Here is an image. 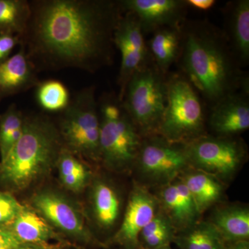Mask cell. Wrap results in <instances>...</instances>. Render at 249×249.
<instances>
[{"label": "cell", "mask_w": 249, "mask_h": 249, "mask_svg": "<svg viewBox=\"0 0 249 249\" xmlns=\"http://www.w3.org/2000/svg\"><path fill=\"white\" fill-rule=\"evenodd\" d=\"M20 44L37 71L95 73L114 63V32L124 14L114 0H33Z\"/></svg>", "instance_id": "cell-1"}, {"label": "cell", "mask_w": 249, "mask_h": 249, "mask_svg": "<svg viewBox=\"0 0 249 249\" xmlns=\"http://www.w3.org/2000/svg\"><path fill=\"white\" fill-rule=\"evenodd\" d=\"M181 32L178 72L193 85L207 109L226 96L249 88L248 72L236 60L222 29L207 19H187Z\"/></svg>", "instance_id": "cell-2"}, {"label": "cell", "mask_w": 249, "mask_h": 249, "mask_svg": "<svg viewBox=\"0 0 249 249\" xmlns=\"http://www.w3.org/2000/svg\"><path fill=\"white\" fill-rule=\"evenodd\" d=\"M64 149L57 124L42 114L24 116L20 139L0 161V186L19 193L47 178Z\"/></svg>", "instance_id": "cell-3"}, {"label": "cell", "mask_w": 249, "mask_h": 249, "mask_svg": "<svg viewBox=\"0 0 249 249\" xmlns=\"http://www.w3.org/2000/svg\"><path fill=\"white\" fill-rule=\"evenodd\" d=\"M101 164L111 173H132L142 137L114 93L98 102Z\"/></svg>", "instance_id": "cell-4"}, {"label": "cell", "mask_w": 249, "mask_h": 249, "mask_svg": "<svg viewBox=\"0 0 249 249\" xmlns=\"http://www.w3.org/2000/svg\"><path fill=\"white\" fill-rule=\"evenodd\" d=\"M207 107L193 85L178 71L167 76V103L157 134L185 144L208 133Z\"/></svg>", "instance_id": "cell-5"}, {"label": "cell", "mask_w": 249, "mask_h": 249, "mask_svg": "<svg viewBox=\"0 0 249 249\" xmlns=\"http://www.w3.org/2000/svg\"><path fill=\"white\" fill-rule=\"evenodd\" d=\"M60 113L57 127L64 147L85 161L101 164V124L94 87L80 90Z\"/></svg>", "instance_id": "cell-6"}, {"label": "cell", "mask_w": 249, "mask_h": 249, "mask_svg": "<svg viewBox=\"0 0 249 249\" xmlns=\"http://www.w3.org/2000/svg\"><path fill=\"white\" fill-rule=\"evenodd\" d=\"M167 76L152 60L126 87L121 103L142 137L157 133L166 106Z\"/></svg>", "instance_id": "cell-7"}, {"label": "cell", "mask_w": 249, "mask_h": 249, "mask_svg": "<svg viewBox=\"0 0 249 249\" xmlns=\"http://www.w3.org/2000/svg\"><path fill=\"white\" fill-rule=\"evenodd\" d=\"M188 168L184 145L152 134L142 137L131 174L134 182L152 191L174 181Z\"/></svg>", "instance_id": "cell-8"}, {"label": "cell", "mask_w": 249, "mask_h": 249, "mask_svg": "<svg viewBox=\"0 0 249 249\" xmlns=\"http://www.w3.org/2000/svg\"><path fill=\"white\" fill-rule=\"evenodd\" d=\"M184 146L191 168L212 175L226 186L248 160V147L240 137L207 134Z\"/></svg>", "instance_id": "cell-9"}, {"label": "cell", "mask_w": 249, "mask_h": 249, "mask_svg": "<svg viewBox=\"0 0 249 249\" xmlns=\"http://www.w3.org/2000/svg\"><path fill=\"white\" fill-rule=\"evenodd\" d=\"M30 206L65 240L82 247H103L88 224L84 211L63 193L41 190L31 198Z\"/></svg>", "instance_id": "cell-10"}, {"label": "cell", "mask_w": 249, "mask_h": 249, "mask_svg": "<svg viewBox=\"0 0 249 249\" xmlns=\"http://www.w3.org/2000/svg\"><path fill=\"white\" fill-rule=\"evenodd\" d=\"M88 188L91 229L98 242L107 248L122 219L126 204L124 196L117 185L102 175H94Z\"/></svg>", "instance_id": "cell-11"}, {"label": "cell", "mask_w": 249, "mask_h": 249, "mask_svg": "<svg viewBox=\"0 0 249 249\" xmlns=\"http://www.w3.org/2000/svg\"><path fill=\"white\" fill-rule=\"evenodd\" d=\"M114 43L121 53L117 83L119 87L118 97L121 101L131 78L152 59L140 23L132 13L124 12L121 16L114 32Z\"/></svg>", "instance_id": "cell-12"}, {"label": "cell", "mask_w": 249, "mask_h": 249, "mask_svg": "<svg viewBox=\"0 0 249 249\" xmlns=\"http://www.w3.org/2000/svg\"><path fill=\"white\" fill-rule=\"evenodd\" d=\"M158 209V203L152 192L133 182L122 219L107 248L140 249L139 235Z\"/></svg>", "instance_id": "cell-13"}, {"label": "cell", "mask_w": 249, "mask_h": 249, "mask_svg": "<svg viewBox=\"0 0 249 249\" xmlns=\"http://www.w3.org/2000/svg\"><path fill=\"white\" fill-rule=\"evenodd\" d=\"M123 12L138 19L144 35L163 27H181L188 14L186 0H120Z\"/></svg>", "instance_id": "cell-14"}, {"label": "cell", "mask_w": 249, "mask_h": 249, "mask_svg": "<svg viewBox=\"0 0 249 249\" xmlns=\"http://www.w3.org/2000/svg\"><path fill=\"white\" fill-rule=\"evenodd\" d=\"M208 133L239 137L249 128V88L232 93L207 109Z\"/></svg>", "instance_id": "cell-15"}, {"label": "cell", "mask_w": 249, "mask_h": 249, "mask_svg": "<svg viewBox=\"0 0 249 249\" xmlns=\"http://www.w3.org/2000/svg\"><path fill=\"white\" fill-rule=\"evenodd\" d=\"M151 191L159 209L169 219L177 232L186 230L202 219L191 193L179 178Z\"/></svg>", "instance_id": "cell-16"}, {"label": "cell", "mask_w": 249, "mask_h": 249, "mask_svg": "<svg viewBox=\"0 0 249 249\" xmlns=\"http://www.w3.org/2000/svg\"><path fill=\"white\" fill-rule=\"evenodd\" d=\"M222 31L242 69L249 64V1L233 0L223 8Z\"/></svg>", "instance_id": "cell-17"}, {"label": "cell", "mask_w": 249, "mask_h": 249, "mask_svg": "<svg viewBox=\"0 0 249 249\" xmlns=\"http://www.w3.org/2000/svg\"><path fill=\"white\" fill-rule=\"evenodd\" d=\"M37 72L20 46L17 53L0 64V101L37 86L40 82Z\"/></svg>", "instance_id": "cell-18"}, {"label": "cell", "mask_w": 249, "mask_h": 249, "mask_svg": "<svg viewBox=\"0 0 249 249\" xmlns=\"http://www.w3.org/2000/svg\"><path fill=\"white\" fill-rule=\"evenodd\" d=\"M206 220L222 236L225 243L249 240V207L242 203L216 205Z\"/></svg>", "instance_id": "cell-19"}, {"label": "cell", "mask_w": 249, "mask_h": 249, "mask_svg": "<svg viewBox=\"0 0 249 249\" xmlns=\"http://www.w3.org/2000/svg\"><path fill=\"white\" fill-rule=\"evenodd\" d=\"M178 178L188 188L201 216L223 202L227 186L212 175L190 167Z\"/></svg>", "instance_id": "cell-20"}, {"label": "cell", "mask_w": 249, "mask_h": 249, "mask_svg": "<svg viewBox=\"0 0 249 249\" xmlns=\"http://www.w3.org/2000/svg\"><path fill=\"white\" fill-rule=\"evenodd\" d=\"M9 227L20 242H69L30 206L24 205Z\"/></svg>", "instance_id": "cell-21"}, {"label": "cell", "mask_w": 249, "mask_h": 249, "mask_svg": "<svg viewBox=\"0 0 249 249\" xmlns=\"http://www.w3.org/2000/svg\"><path fill=\"white\" fill-rule=\"evenodd\" d=\"M181 44V27L160 28L154 31L147 41L152 61L165 76L170 73L174 64L178 62Z\"/></svg>", "instance_id": "cell-22"}, {"label": "cell", "mask_w": 249, "mask_h": 249, "mask_svg": "<svg viewBox=\"0 0 249 249\" xmlns=\"http://www.w3.org/2000/svg\"><path fill=\"white\" fill-rule=\"evenodd\" d=\"M60 183L67 191L81 193L92 181L93 171L85 160L64 147L57 160Z\"/></svg>", "instance_id": "cell-23"}, {"label": "cell", "mask_w": 249, "mask_h": 249, "mask_svg": "<svg viewBox=\"0 0 249 249\" xmlns=\"http://www.w3.org/2000/svg\"><path fill=\"white\" fill-rule=\"evenodd\" d=\"M173 243L179 249H225L226 244L214 226L202 219L177 232Z\"/></svg>", "instance_id": "cell-24"}, {"label": "cell", "mask_w": 249, "mask_h": 249, "mask_svg": "<svg viewBox=\"0 0 249 249\" xmlns=\"http://www.w3.org/2000/svg\"><path fill=\"white\" fill-rule=\"evenodd\" d=\"M30 15L29 1L0 0V34L20 37L27 29Z\"/></svg>", "instance_id": "cell-25"}, {"label": "cell", "mask_w": 249, "mask_h": 249, "mask_svg": "<svg viewBox=\"0 0 249 249\" xmlns=\"http://www.w3.org/2000/svg\"><path fill=\"white\" fill-rule=\"evenodd\" d=\"M176 233L169 219L158 209L139 235L140 249H157L171 245Z\"/></svg>", "instance_id": "cell-26"}, {"label": "cell", "mask_w": 249, "mask_h": 249, "mask_svg": "<svg viewBox=\"0 0 249 249\" xmlns=\"http://www.w3.org/2000/svg\"><path fill=\"white\" fill-rule=\"evenodd\" d=\"M24 124V115L15 105H11L4 114H0V161L5 160L20 139Z\"/></svg>", "instance_id": "cell-27"}, {"label": "cell", "mask_w": 249, "mask_h": 249, "mask_svg": "<svg viewBox=\"0 0 249 249\" xmlns=\"http://www.w3.org/2000/svg\"><path fill=\"white\" fill-rule=\"evenodd\" d=\"M36 97L40 107L49 112H61L71 100L66 86L57 80L40 82L36 86Z\"/></svg>", "instance_id": "cell-28"}, {"label": "cell", "mask_w": 249, "mask_h": 249, "mask_svg": "<svg viewBox=\"0 0 249 249\" xmlns=\"http://www.w3.org/2000/svg\"><path fill=\"white\" fill-rule=\"evenodd\" d=\"M24 206L16 199L12 193L0 191V226H9Z\"/></svg>", "instance_id": "cell-29"}, {"label": "cell", "mask_w": 249, "mask_h": 249, "mask_svg": "<svg viewBox=\"0 0 249 249\" xmlns=\"http://www.w3.org/2000/svg\"><path fill=\"white\" fill-rule=\"evenodd\" d=\"M19 44L20 38L19 36L0 34V64L9 58L13 49Z\"/></svg>", "instance_id": "cell-30"}, {"label": "cell", "mask_w": 249, "mask_h": 249, "mask_svg": "<svg viewBox=\"0 0 249 249\" xmlns=\"http://www.w3.org/2000/svg\"><path fill=\"white\" fill-rule=\"evenodd\" d=\"M70 242H20L13 249H70Z\"/></svg>", "instance_id": "cell-31"}, {"label": "cell", "mask_w": 249, "mask_h": 249, "mask_svg": "<svg viewBox=\"0 0 249 249\" xmlns=\"http://www.w3.org/2000/svg\"><path fill=\"white\" fill-rule=\"evenodd\" d=\"M19 243L9 226H0V249H13Z\"/></svg>", "instance_id": "cell-32"}, {"label": "cell", "mask_w": 249, "mask_h": 249, "mask_svg": "<svg viewBox=\"0 0 249 249\" xmlns=\"http://www.w3.org/2000/svg\"><path fill=\"white\" fill-rule=\"evenodd\" d=\"M188 7H193L201 11H208L213 7L217 1L214 0H186Z\"/></svg>", "instance_id": "cell-33"}, {"label": "cell", "mask_w": 249, "mask_h": 249, "mask_svg": "<svg viewBox=\"0 0 249 249\" xmlns=\"http://www.w3.org/2000/svg\"><path fill=\"white\" fill-rule=\"evenodd\" d=\"M225 249H249V240L237 241L225 244Z\"/></svg>", "instance_id": "cell-34"}, {"label": "cell", "mask_w": 249, "mask_h": 249, "mask_svg": "<svg viewBox=\"0 0 249 249\" xmlns=\"http://www.w3.org/2000/svg\"><path fill=\"white\" fill-rule=\"evenodd\" d=\"M157 249H172L171 246L170 245H166L163 246V247H160V248Z\"/></svg>", "instance_id": "cell-35"}]
</instances>
